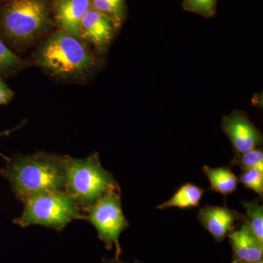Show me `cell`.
Segmentation results:
<instances>
[{"instance_id":"cell-1","label":"cell","mask_w":263,"mask_h":263,"mask_svg":"<svg viewBox=\"0 0 263 263\" xmlns=\"http://www.w3.org/2000/svg\"><path fill=\"white\" fill-rule=\"evenodd\" d=\"M69 156L47 152L15 155L7 159L0 174L10 183L20 201L49 192L65 191Z\"/></svg>"},{"instance_id":"cell-2","label":"cell","mask_w":263,"mask_h":263,"mask_svg":"<svg viewBox=\"0 0 263 263\" xmlns=\"http://www.w3.org/2000/svg\"><path fill=\"white\" fill-rule=\"evenodd\" d=\"M34 61L50 76L64 81L84 79L97 65L82 40L61 30L53 32L41 44Z\"/></svg>"},{"instance_id":"cell-3","label":"cell","mask_w":263,"mask_h":263,"mask_svg":"<svg viewBox=\"0 0 263 263\" xmlns=\"http://www.w3.org/2000/svg\"><path fill=\"white\" fill-rule=\"evenodd\" d=\"M48 0H7L0 8V36L11 47L21 48L34 43L50 24Z\"/></svg>"},{"instance_id":"cell-4","label":"cell","mask_w":263,"mask_h":263,"mask_svg":"<svg viewBox=\"0 0 263 263\" xmlns=\"http://www.w3.org/2000/svg\"><path fill=\"white\" fill-rule=\"evenodd\" d=\"M65 191L86 214L105 194L121 190L111 173L102 166L98 154L92 153L84 159L70 157Z\"/></svg>"},{"instance_id":"cell-5","label":"cell","mask_w":263,"mask_h":263,"mask_svg":"<svg viewBox=\"0 0 263 263\" xmlns=\"http://www.w3.org/2000/svg\"><path fill=\"white\" fill-rule=\"evenodd\" d=\"M23 202L22 216L13 221L22 228L37 224L61 231L71 221L86 219V214L66 191L40 194Z\"/></svg>"},{"instance_id":"cell-6","label":"cell","mask_w":263,"mask_h":263,"mask_svg":"<svg viewBox=\"0 0 263 263\" xmlns=\"http://www.w3.org/2000/svg\"><path fill=\"white\" fill-rule=\"evenodd\" d=\"M86 219L95 227L107 249L115 247L116 258H119L122 254L119 237L129 226L123 214L121 191L110 192L100 197L86 212Z\"/></svg>"},{"instance_id":"cell-7","label":"cell","mask_w":263,"mask_h":263,"mask_svg":"<svg viewBox=\"0 0 263 263\" xmlns=\"http://www.w3.org/2000/svg\"><path fill=\"white\" fill-rule=\"evenodd\" d=\"M221 128L229 138L236 155L258 148L262 142L260 132L242 111H234L223 117Z\"/></svg>"},{"instance_id":"cell-8","label":"cell","mask_w":263,"mask_h":263,"mask_svg":"<svg viewBox=\"0 0 263 263\" xmlns=\"http://www.w3.org/2000/svg\"><path fill=\"white\" fill-rule=\"evenodd\" d=\"M117 29L110 18L91 7L81 21L80 37L99 51H103L111 42Z\"/></svg>"},{"instance_id":"cell-9","label":"cell","mask_w":263,"mask_h":263,"mask_svg":"<svg viewBox=\"0 0 263 263\" xmlns=\"http://www.w3.org/2000/svg\"><path fill=\"white\" fill-rule=\"evenodd\" d=\"M198 220L216 241L220 242L233 230L236 221H245V216L226 206L208 205L200 209Z\"/></svg>"},{"instance_id":"cell-10","label":"cell","mask_w":263,"mask_h":263,"mask_svg":"<svg viewBox=\"0 0 263 263\" xmlns=\"http://www.w3.org/2000/svg\"><path fill=\"white\" fill-rule=\"evenodd\" d=\"M91 7V0H56L54 18L57 27L62 32L81 39V22Z\"/></svg>"},{"instance_id":"cell-11","label":"cell","mask_w":263,"mask_h":263,"mask_svg":"<svg viewBox=\"0 0 263 263\" xmlns=\"http://www.w3.org/2000/svg\"><path fill=\"white\" fill-rule=\"evenodd\" d=\"M228 235L233 247L234 259L245 263H256L262 260L263 243L254 236L246 223L239 229L232 230Z\"/></svg>"},{"instance_id":"cell-12","label":"cell","mask_w":263,"mask_h":263,"mask_svg":"<svg viewBox=\"0 0 263 263\" xmlns=\"http://www.w3.org/2000/svg\"><path fill=\"white\" fill-rule=\"evenodd\" d=\"M202 170L210 181L211 189L214 191L227 196L234 193L238 189V179L230 167L212 168L209 166H204Z\"/></svg>"},{"instance_id":"cell-13","label":"cell","mask_w":263,"mask_h":263,"mask_svg":"<svg viewBox=\"0 0 263 263\" xmlns=\"http://www.w3.org/2000/svg\"><path fill=\"white\" fill-rule=\"evenodd\" d=\"M205 191L203 189L192 183H186L181 186L170 200L159 205L157 209L164 210L172 207L186 209L198 206Z\"/></svg>"},{"instance_id":"cell-14","label":"cell","mask_w":263,"mask_h":263,"mask_svg":"<svg viewBox=\"0 0 263 263\" xmlns=\"http://www.w3.org/2000/svg\"><path fill=\"white\" fill-rule=\"evenodd\" d=\"M27 63L5 44L0 36V76L8 77L23 70Z\"/></svg>"},{"instance_id":"cell-15","label":"cell","mask_w":263,"mask_h":263,"mask_svg":"<svg viewBox=\"0 0 263 263\" xmlns=\"http://www.w3.org/2000/svg\"><path fill=\"white\" fill-rule=\"evenodd\" d=\"M247 211L245 223L254 236L263 243V207L259 201H242Z\"/></svg>"},{"instance_id":"cell-16","label":"cell","mask_w":263,"mask_h":263,"mask_svg":"<svg viewBox=\"0 0 263 263\" xmlns=\"http://www.w3.org/2000/svg\"><path fill=\"white\" fill-rule=\"evenodd\" d=\"M91 7L110 18L119 28L124 18V0H91Z\"/></svg>"},{"instance_id":"cell-17","label":"cell","mask_w":263,"mask_h":263,"mask_svg":"<svg viewBox=\"0 0 263 263\" xmlns=\"http://www.w3.org/2000/svg\"><path fill=\"white\" fill-rule=\"evenodd\" d=\"M232 163L239 166L242 171L257 170L263 173L262 150L257 148L245 153L236 155Z\"/></svg>"},{"instance_id":"cell-18","label":"cell","mask_w":263,"mask_h":263,"mask_svg":"<svg viewBox=\"0 0 263 263\" xmlns=\"http://www.w3.org/2000/svg\"><path fill=\"white\" fill-rule=\"evenodd\" d=\"M240 182L246 188L253 190L262 198L263 195V173L257 170H243L240 174Z\"/></svg>"},{"instance_id":"cell-19","label":"cell","mask_w":263,"mask_h":263,"mask_svg":"<svg viewBox=\"0 0 263 263\" xmlns=\"http://www.w3.org/2000/svg\"><path fill=\"white\" fill-rule=\"evenodd\" d=\"M216 0H185V9L205 16H212L215 12Z\"/></svg>"},{"instance_id":"cell-20","label":"cell","mask_w":263,"mask_h":263,"mask_svg":"<svg viewBox=\"0 0 263 263\" xmlns=\"http://www.w3.org/2000/svg\"><path fill=\"white\" fill-rule=\"evenodd\" d=\"M15 93L0 76V106L9 104L14 98Z\"/></svg>"},{"instance_id":"cell-21","label":"cell","mask_w":263,"mask_h":263,"mask_svg":"<svg viewBox=\"0 0 263 263\" xmlns=\"http://www.w3.org/2000/svg\"><path fill=\"white\" fill-rule=\"evenodd\" d=\"M102 263H141L139 261H134L133 262H124V261L120 260L119 258H114L113 259H108V260H103Z\"/></svg>"},{"instance_id":"cell-22","label":"cell","mask_w":263,"mask_h":263,"mask_svg":"<svg viewBox=\"0 0 263 263\" xmlns=\"http://www.w3.org/2000/svg\"><path fill=\"white\" fill-rule=\"evenodd\" d=\"M12 131H13V130L6 131V132H4V133H0V136H3V135L9 134L10 132H12ZM0 155L3 156V157H4L5 160H7V159H8V158H7V157H5V156L3 155V154L0 153Z\"/></svg>"},{"instance_id":"cell-23","label":"cell","mask_w":263,"mask_h":263,"mask_svg":"<svg viewBox=\"0 0 263 263\" xmlns=\"http://www.w3.org/2000/svg\"><path fill=\"white\" fill-rule=\"evenodd\" d=\"M232 263H245L243 262H241V261L238 260V259H233V262Z\"/></svg>"},{"instance_id":"cell-24","label":"cell","mask_w":263,"mask_h":263,"mask_svg":"<svg viewBox=\"0 0 263 263\" xmlns=\"http://www.w3.org/2000/svg\"><path fill=\"white\" fill-rule=\"evenodd\" d=\"M256 263H263L262 259V260L259 261V262H256Z\"/></svg>"},{"instance_id":"cell-25","label":"cell","mask_w":263,"mask_h":263,"mask_svg":"<svg viewBox=\"0 0 263 263\" xmlns=\"http://www.w3.org/2000/svg\"><path fill=\"white\" fill-rule=\"evenodd\" d=\"M0 1H6V0H0Z\"/></svg>"}]
</instances>
